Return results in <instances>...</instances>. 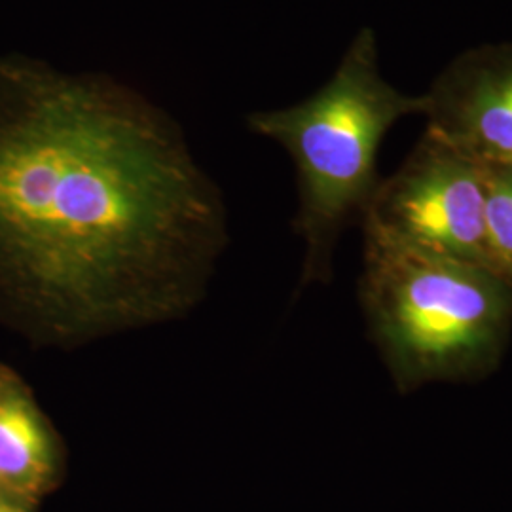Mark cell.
<instances>
[{"label":"cell","instance_id":"cell-1","mask_svg":"<svg viewBox=\"0 0 512 512\" xmlns=\"http://www.w3.org/2000/svg\"><path fill=\"white\" fill-rule=\"evenodd\" d=\"M228 243L219 184L145 93L0 55V329L71 353L183 321Z\"/></svg>","mask_w":512,"mask_h":512},{"label":"cell","instance_id":"cell-2","mask_svg":"<svg viewBox=\"0 0 512 512\" xmlns=\"http://www.w3.org/2000/svg\"><path fill=\"white\" fill-rule=\"evenodd\" d=\"M425 93L406 95L380 71L378 40L361 29L329 82L285 109L247 116L249 129L289 152L296 169L293 228L306 253L300 287L327 285L342 232L361 222L382 177L378 152L404 116L425 114Z\"/></svg>","mask_w":512,"mask_h":512},{"label":"cell","instance_id":"cell-3","mask_svg":"<svg viewBox=\"0 0 512 512\" xmlns=\"http://www.w3.org/2000/svg\"><path fill=\"white\" fill-rule=\"evenodd\" d=\"M363 236L359 302L397 391L495 372L511 342V279L484 264Z\"/></svg>","mask_w":512,"mask_h":512},{"label":"cell","instance_id":"cell-4","mask_svg":"<svg viewBox=\"0 0 512 512\" xmlns=\"http://www.w3.org/2000/svg\"><path fill=\"white\" fill-rule=\"evenodd\" d=\"M361 226L404 247L494 268L486 247L484 162L429 129L380 181Z\"/></svg>","mask_w":512,"mask_h":512},{"label":"cell","instance_id":"cell-5","mask_svg":"<svg viewBox=\"0 0 512 512\" xmlns=\"http://www.w3.org/2000/svg\"><path fill=\"white\" fill-rule=\"evenodd\" d=\"M425 101L431 133L484 164L512 165V42L452 59Z\"/></svg>","mask_w":512,"mask_h":512},{"label":"cell","instance_id":"cell-6","mask_svg":"<svg viewBox=\"0 0 512 512\" xmlns=\"http://www.w3.org/2000/svg\"><path fill=\"white\" fill-rule=\"evenodd\" d=\"M69 471V450L35 391L0 363V490L35 501L54 494Z\"/></svg>","mask_w":512,"mask_h":512},{"label":"cell","instance_id":"cell-7","mask_svg":"<svg viewBox=\"0 0 512 512\" xmlns=\"http://www.w3.org/2000/svg\"><path fill=\"white\" fill-rule=\"evenodd\" d=\"M486 167V247L499 274L512 281V165Z\"/></svg>","mask_w":512,"mask_h":512},{"label":"cell","instance_id":"cell-8","mask_svg":"<svg viewBox=\"0 0 512 512\" xmlns=\"http://www.w3.org/2000/svg\"><path fill=\"white\" fill-rule=\"evenodd\" d=\"M40 501L0 490V512H38Z\"/></svg>","mask_w":512,"mask_h":512}]
</instances>
